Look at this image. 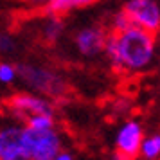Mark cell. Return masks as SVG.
I'll return each instance as SVG.
<instances>
[{"label":"cell","instance_id":"obj_1","mask_svg":"<svg viewBox=\"0 0 160 160\" xmlns=\"http://www.w3.org/2000/svg\"><path fill=\"white\" fill-rule=\"evenodd\" d=\"M104 52L117 72H138L149 67L157 52L155 32L131 25L124 31H108Z\"/></svg>","mask_w":160,"mask_h":160},{"label":"cell","instance_id":"obj_2","mask_svg":"<svg viewBox=\"0 0 160 160\" xmlns=\"http://www.w3.org/2000/svg\"><path fill=\"white\" fill-rule=\"evenodd\" d=\"M22 140L31 160H52L63 151L61 135L56 128L36 130L31 126H23Z\"/></svg>","mask_w":160,"mask_h":160},{"label":"cell","instance_id":"obj_3","mask_svg":"<svg viewBox=\"0 0 160 160\" xmlns=\"http://www.w3.org/2000/svg\"><path fill=\"white\" fill-rule=\"evenodd\" d=\"M16 70H18L20 79L29 88L36 90L40 94L51 95V97H63L67 94L65 79L49 68L31 65V63H18Z\"/></svg>","mask_w":160,"mask_h":160},{"label":"cell","instance_id":"obj_4","mask_svg":"<svg viewBox=\"0 0 160 160\" xmlns=\"http://www.w3.org/2000/svg\"><path fill=\"white\" fill-rule=\"evenodd\" d=\"M4 106L9 110V113L13 117L23 122L31 115H40V113L54 117V104L51 101L43 99L42 95L27 94V92H18V94L9 95L4 101Z\"/></svg>","mask_w":160,"mask_h":160},{"label":"cell","instance_id":"obj_5","mask_svg":"<svg viewBox=\"0 0 160 160\" xmlns=\"http://www.w3.org/2000/svg\"><path fill=\"white\" fill-rule=\"evenodd\" d=\"M144 142V130L138 121H126L115 135L112 160H137Z\"/></svg>","mask_w":160,"mask_h":160},{"label":"cell","instance_id":"obj_6","mask_svg":"<svg viewBox=\"0 0 160 160\" xmlns=\"http://www.w3.org/2000/svg\"><path fill=\"white\" fill-rule=\"evenodd\" d=\"M122 9L130 15L133 25L149 32L160 31V6L157 0H126Z\"/></svg>","mask_w":160,"mask_h":160},{"label":"cell","instance_id":"obj_7","mask_svg":"<svg viewBox=\"0 0 160 160\" xmlns=\"http://www.w3.org/2000/svg\"><path fill=\"white\" fill-rule=\"evenodd\" d=\"M23 126L9 124L0 130V160H31L22 140Z\"/></svg>","mask_w":160,"mask_h":160},{"label":"cell","instance_id":"obj_8","mask_svg":"<svg viewBox=\"0 0 160 160\" xmlns=\"http://www.w3.org/2000/svg\"><path fill=\"white\" fill-rule=\"evenodd\" d=\"M106 38H108V32L101 27H83L76 32L74 43H76V49L83 56L92 58V56H97V54L104 52Z\"/></svg>","mask_w":160,"mask_h":160},{"label":"cell","instance_id":"obj_9","mask_svg":"<svg viewBox=\"0 0 160 160\" xmlns=\"http://www.w3.org/2000/svg\"><path fill=\"white\" fill-rule=\"evenodd\" d=\"M94 2L95 0H49L45 11L52 16H61L76 8H87Z\"/></svg>","mask_w":160,"mask_h":160},{"label":"cell","instance_id":"obj_10","mask_svg":"<svg viewBox=\"0 0 160 160\" xmlns=\"http://www.w3.org/2000/svg\"><path fill=\"white\" fill-rule=\"evenodd\" d=\"M140 157L144 160H158L160 158V133H151L144 137Z\"/></svg>","mask_w":160,"mask_h":160},{"label":"cell","instance_id":"obj_11","mask_svg":"<svg viewBox=\"0 0 160 160\" xmlns=\"http://www.w3.org/2000/svg\"><path fill=\"white\" fill-rule=\"evenodd\" d=\"M61 32H63V23L59 20V16L49 15V18H47V22H45V25H43L45 40H47V42H56Z\"/></svg>","mask_w":160,"mask_h":160},{"label":"cell","instance_id":"obj_12","mask_svg":"<svg viewBox=\"0 0 160 160\" xmlns=\"http://www.w3.org/2000/svg\"><path fill=\"white\" fill-rule=\"evenodd\" d=\"M25 126L36 128V130H49V128H56L54 126V117L52 115H31L25 121Z\"/></svg>","mask_w":160,"mask_h":160},{"label":"cell","instance_id":"obj_13","mask_svg":"<svg viewBox=\"0 0 160 160\" xmlns=\"http://www.w3.org/2000/svg\"><path fill=\"white\" fill-rule=\"evenodd\" d=\"M131 25H133V22H131L130 15L122 9V11H119V13L113 15V18H112V29L110 31H124L128 27H131Z\"/></svg>","mask_w":160,"mask_h":160},{"label":"cell","instance_id":"obj_14","mask_svg":"<svg viewBox=\"0 0 160 160\" xmlns=\"http://www.w3.org/2000/svg\"><path fill=\"white\" fill-rule=\"evenodd\" d=\"M16 76H18V70H16V67H13L11 63H0V81L4 83V85H9V83H13L16 79Z\"/></svg>","mask_w":160,"mask_h":160},{"label":"cell","instance_id":"obj_15","mask_svg":"<svg viewBox=\"0 0 160 160\" xmlns=\"http://www.w3.org/2000/svg\"><path fill=\"white\" fill-rule=\"evenodd\" d=\"M13 47H15L13 38L4 32V34L0 36V51H2V52H11V51H13Z\"/></svg>","mask_w":160,"mask_h":160},{"label":"cell","instance_id":"obj_16","mask_svg":"<svg viewBox=\"0 0 160 160\" xmlns=\"http://www.w3.org/2000/svg\"><path fill=\"white\" fill-rule=\"evenodd\" d=\"M52 160H74V157L70 151H61L56 158H52Z\"/></svg>","mask_w":160,"mask_h":160},{"label":"cell","instance_id":"obj_17","mask_svg":"<svg viewBox=\"0 0 160 160\" xmlns=\"http://www.w3.org/2000/svg\"><path fill=\"white\" fill-rule=\"evenodd\" d=\"M31 2H42V0H31Z\"/></svg>","mask_w":160,"mask_h":160},{"label":"cell","instance_id":"obj_18","mask_svg":"<svg viewBox=\"0 0 160 160\" xmlns=\"http://www.w3.org/2000/svg\"><path fill=\"white\" fill-rule=\"evenodd\" d=\"M158 160H160V158H158Z\"/></svg>","mask_w":160,"mask_h":160}]
</instances>
